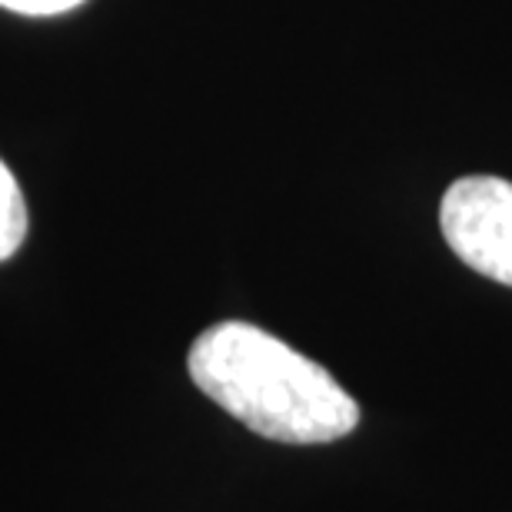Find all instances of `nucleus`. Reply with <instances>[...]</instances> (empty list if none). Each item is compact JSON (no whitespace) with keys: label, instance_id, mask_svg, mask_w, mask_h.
Wrapping results in <instances>:
<instances>
[{"label":"nucleus","instance_id":"f257e3e1","mask_svg":"<svg viewBox=\"0 0 512 512\" xmlns=\"http://www.w3.org/2000/svg\"><path fill=\"white\" fill-rule=\"evenodd\" d=\"M187 370L220 409L273 443L320 446L360 423L356 399L326 366L253 323L227 320L200 333Z\"/></svg>","mask_w":512,"mask_h":512},{"label":"nucleus","instance_id":"f03ea898","mask_svg":"<svg viewBox=\"0 0 512 512\" xmlns=\"http://www.w3.org/2000/svg\"><path fill=\"white\" fill-rule=\"evenodd\" d=\"M439 230L469 270L512 286V183L503 177H459L439 203Z\"/></svg>","mask_w":512,"mask_h":512},{"label":"nucleus","instance_id":"7ed1b4c3","mask_svg":"<svg viewBox=\"0 0 512 512\" xmlns=\"http://www.w3.org/2000/svg\"><path fill=\"white\" fill-rule=\"evenodd\" d=\"M27 203H24V193H20L14 173L4 160H0V263L10 260L20 243L27 237Z\"/></svg>","mask_w":512,"mask_h":512},{"label":"nucleus","instance_id":"20e7f679","mask_svg":"<svg viewBox=\"0 0 512 512\" xmlns=\"http://www.w3.org/2000/svg\"><path fill=\"white\" fill-rule=\"evenodd\" d=\"M80 4H84V0H0L4 10H14V14H27V17L67 14V10H74Z\"/></svg>","mask_w":512,"mask_h":512}]
</instances>
